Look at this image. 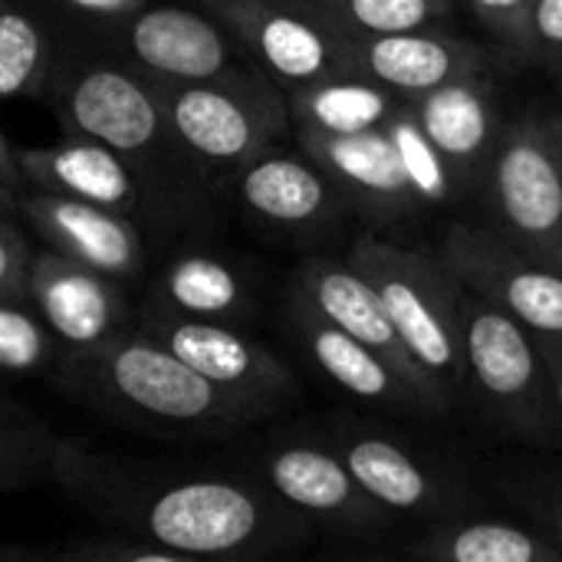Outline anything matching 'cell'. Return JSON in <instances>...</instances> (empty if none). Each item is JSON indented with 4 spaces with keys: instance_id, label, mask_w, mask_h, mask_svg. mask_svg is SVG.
<instances>
[{
    "instance_id": "5b68a950",
    "label": "cell",
    "mask_w": 562,
    "mask_h": 562,
    "mask_svg": "<svg viewBox=\"0 0 562 562\" xmlns=\"http://www.w3.org/2000/svg\"><path fill=\"white\" fill-rule=\"evenodd\" d=\"M109 382L128 405L171 422H194L221 405V385L155 342H122L112 349Z\"/></svg>"
},
{
    "instance_id": "ba28073f",
    "label": "cell",
    "mask_w": 562,
    "mask_h": 562,
    "mask_svg": "<svg viewBox=\"0 0 562 562\" xmlns=\"http://www.w3.org/2000/svg\"><path fill=\"white\" fill-rule=\"evenodd\" d=\"M461 339L474 379L494 398H520L537 385V352L524 323L504 306L461 303Z\"/></svg>"
},
{
    "instance_id": "d4e9b609",
    "label": "cell",
    "mask_w": 562,
    "mask_h": 562,
    "mask_svg": "<svg viewBox=\"0 0 562 562\" xmlns=\"http://www.w3.org/2000/svg\"><path fill=\"white\" fill-rule=\"evenodd\" d=\"M389 135L398 148V158L405 165V175H408V184L418 198L425 201H441L448 198V171H445V155L438 151V145L428 138V132L422 128V122H412V119H392L389 125Z\"/></svg>"
},
{
    "instance_id": "ffe728a7",
    "label": "cell",
    "mask_w": 562,
    "mask_h": 562,
    "mask_svg": "<svg viewBox=\"0 0 562 562\" xmlns=\"http://www.w3.org/2000/svg\"><path fill=\"white\" fill-rule=\"evenodd\" d=\"M310 349L316 356V362L352 395L359 398H385L392 392V366L369 349L366 342H359L356 336H349L346 329H339L336 323L323 319V323H310Z\"/></svg>"
},
{
    "instance_id": "484cf974",
    "label": "cell",
    "mask_w": 562,
    "mask_h": 562,
    "mask_svg": "<svg viewBox=\"0 0 562 562\" xmlns=\"http://www.w3.org/2000/svg\"><path fill=\"white\" fill-rule=\"evenodd\" d=\"M445 557L454 562H533L543 557L527 530L507 524H474L451 537Z\"/></svg>"
},
{
    "instance_id": "9c48e42d",
    "label": "cell",
    "mask_w": 562,
    "mask_h": 562,
    "mask_svg": "<svg viewBox=\"0 0 562 562\" xmlns=\"http://www.w3.org/2000/svg\"><path fill=\"white\" fill-rule=\"evenodd\" d=\"M69 119L115 151H142L158 132V105L125 72L95 69L69 92Z\"/></svg>"
},
{
    "instance_id": "d6986e66",
    "label": "cell",
    "mask_w": 562,
    "mask_h": 562,
    "mask_svg": "<svg viewBox=\"0 0 562 562\" xmlns=\"http://www.w3.org/2000/svg\"><path fill=\"white\" fill-rule=\"evenodd\" d=\"M273 487L310 510H339L352 501L356 477L336 458L313 448H290L270 468Z\"/></svg>"
},
{
    "instance_id": "8fae6325",
    "label": "cell",
    "mask_w": 562,
    "mask_h": 562,
    "mask_svg": "<svg viewBox=\"0 0 562 562\" xmlns=\"http://www.w3.org/2000/svg\"><path fill=\"white\" fill-rule=\"evenodd\" d=\"M135 56L171 79H211L227 63V46L217 26L181 7H158L132 26Z\"/></svg>"
},
{
    "instance_id": "603a6c76",
    "label": "cell",
    "mask_w": 562,
    "mask_h": 562,
    "mask_svg": "<svg viewBox=\"0 0 562 562\" xmlns=\"http://www.w3.org/2000/svg\"><path fill=\"white\" fill-rule=\"evenodd\" d=\"M306 119L329 135L379 128L389 119V99L366 82H326L306 95Z\"/></svg>"
},
{
    "instance_id": "4dcf8cb0",
    "label": "cell",
    "mask_w": 562,
    "mask_h": 562,
    "mask_svg": "<svg viewBox=\"0 0 562 562\" xmlns=\"http://www.w3.org/2000/svg\"><path fill=\"white\" fill-rule=\"evenodd\" d=\"M530 20L543 43L562 46V0H533Z\"/></svg>"
},
{
    "instance_id": "5bb4252c",
    "label": "cell",
    "mask_w": 562,
    "mask_h": 562,
    "mask_svg": "<svg viewBox=\"0 0 562 562\" xmlns=\"http://www.w3.org/2000/svg\"><path fill=\"white\" fill-rule=\"evenodd\" d=\"M165 346L221 389L254 385L263 382L270 372L267 356H260L247 339L201 319L175 323L171 329H165Z\"/></svg>"
},
{
    "instance_id": "e0dca14e",
    "label": "cell",
    "mask_w": 562,
    "mask_h": 562,
    "mask_svg": "<svg viewBox=\"0 0 562 562\" xmlns=\"http://www.w3.org/2000/svg\"><path fill=\"white\" fill-rule=\"evenodd\" d=\"M418 122L438 145V151L454 161H471L491 135V112L484 92L461 79L425 92Z\"/></svg>"
},
{
    "instance_id": "ac0fdd59",
    "label": "cell",
    "mask_w": 562,
    "mask_h": 562,
    "mask_svg": "<svg viewBox=\"0 0 562 562\" xmlns=\"http://www.w3.org/2000/svg\"><path fill=\"white\" fill-rule=\"evenodd\" d=\"M244 201L273 221H306L323 211L326 204V184L316 171L293 158H267L257 161L244 175Z\"/></svg>"
},
{
    "instance_id": "f1b7e54d",
    "label": "cell",
    "mask_w": 562,
    "mask_h": 562,
    "mask_svg": "<svg viewBox=\"0 0 562 562\" xmlns=\"http://www.w3.org/2000/svg\"><path fill=\"white\" fill-rule=\"evenodd\" d=\"M43 359V333L40 326L7 300L0 310V366L7 372H26Z\"/></svg>"
},
{
    "instance_id": "4fadbf2b",
    "label": "cell",
    "mask_w": 562,
    "mask_h": 562,
    "mask_svg": "<svg viewBox=\"0 0 562 562\" xmlns=\"http://www.w3.org/2000/svg\"><path fill=\"white\" fill-rule=\"evenodd\" d=\"M168 115L181 142L204 158L234 161L254 151L257 145L254 115L247 112V105H240L234 95L221 89H207V86L181 89L171 99Z\"/></svg>"
},
{
    "instance_id": "7a4b0ae2",
    "label": "cell",
    "mask_w": 562,
    "mask_h": 562,
    "mask_svg": "<svg viewBox=\"0 0 562 562\" xmlns=\"http://www.w3.org/2000/svg\"><path fill=\"white\" fill-rule=\"evenodd\" d=\"M494 198L510 231L562 270V145L533 128L514 132L494 165Z\"/></svg>"
},
{
    "instance_id": "8992f818",
    "label": "cell",
    "mask_w": 562,
    "mask_h": 562,
    "mask_svg": "<svg viewBox=\"0 0 562 562\" xmlns=\"http://www.w3.org/2000/svg\"><path fill=\"white\" fill-rule=\"evenodd\" d=\"M303 286L323 319L336 323L339 329H346L349 336H356L359 342L375 349L398 372V379L412 382L415 389H425V382H422L425 369L405 349L379 290L372 286V280L366 273H359L352 263L342 267V263L319 260L303 270Z\"/></svg>"
},
{
    "instance_id": "30bf717a",
    "label": "cell",
    "mask_w": 562,
    "mask_h": 562,
    "mask_svg": "<svg viewBox=\"0 0 562 562\" xmlns=\"http://www.w3.org/2000/svg\"><path fill=\"white\" fill-rule=\"evenodd\" d=\"M30 283L43 319L59 339L92 346L109 333L115 303L109 286L99 280V270L72 257H40Z\"/></svg>"
},
{
    "instance_id": "2e32d148",
    "label": "cell",
    "mask_w": 562,
    "mask_h": 562,
    "mask_svg": "<svg viewBox=\"0 0 562 562\" xmlns=\"http://www.w3.org/2000/svg\"><path fill=\"white\" fill-rule=\"evenodd\" d=\"M366 69L385 86L405 92H431L461 72V59L454 46L412 30L375 36L366 46Z\"/></svg>"
},
{
    "instance_id": "83f0119b",
    "label": "cell",
    "mask_w": 562,
    "mask_h": 562,
    "mask_svg": "<svg viewBox=\"0 0 562 562\" xmlns=\"http://www.w3.org/2000/svg\"><path fill=\"white\" fill-rule=\"evenodd\" d=\"M346 13L359 30L375 36L412 33L431 20L435 0H346Z\"/></svg>"
},
{
    "instance_id": "7402d4cb",
    "label": "cell",
    "mask_w": 562,
    "mask_h": 562,
    "mask_svg": "<svg viewBox=\"0 0 562 562\" xmlns=\"http://www.w3.org/2000/svg\"><path fill=\"white\" fill-rule=\"evenodd\" d=\"M254 36H257V46H260L263 59L283 79H296V82L316 79L329 66L326 36L316 26H310L306 20H300V16H290V13L260 16Z\"/></svg>"
},
{
    "instance_id": "277c9868",
    "label": "cell",
    "mask_w": 562,
    "mask_h": 562,
    "mask_svg": "<svg viewBox=\"0 0 562 562\" xmlns=\"http://www.w3.org/2000/svg\"><path fill=\"white\" fill-rule=\"evenodd\" d=\"M257 504L234 484L194 481L161 494L148 510V533L158 547L184 557L227 553L254 537Z\"/></svg>"
},
{
    "instance_id": "1f68e13d",
    "label": "cell",
    "mask_w": 562,
    "mask_h": 562,
    "mask_svg": "<svg viewBox=\"0 0 562 562\" xmlns=\"http://www.w3.org/2000/svg\"><path fill=\"white\" fill-rule=\"evenodd\" d=\"M474 7L494 26H520L524 16L533 10V0H474Z\"/></svg>"
},
{
    "instance_id": "e575fe53",
    "label": "cell",
    "mask_w": 562,
    "mask_h": 562,
    "mask_svg": "<svg viewBox=\"0 0 562 562\" xmlns=\"http://www.w3.org/2000/svg\"><path fill=\"white\" fill-rule=\"evenodd\" d=\"M560 533H562V510H560Z\"/></svg>"
},
{
    "instance_id": "6da1fadb",
    "label": "cell",
    "mask_w": 562,
    "mask_h": 562,
    "mask_svg": "<svg viewBox=\"0 0 562 562\" xmlns=\"http://www.w3.org/2000/svg\"><path fill=\"white\" fill-rule=\"evenodd\" d=\"M352 267L379 290L412 359L425 372L458 382L468 356L461 339V303H454L461 296L451 293L448 277L435 270L431 260L379 240H362L352 250Z\"/></svg>"
},
{
    "instance_id": "f546056e",
    "label": "cell",
    "mask_w": 562,
    "mask_h": 562,
    "mask_svg": "<svg viewBox=\"0 0 562 562\" xmlns=\"http://www.w3.org/2000/svg\"><path fill=\"white\" fill-rule=\"evenodd\" d=\"M0 286L3 296L13 300L20 286H26V247L16 237V227L7 221L3 224V240H0Z\"/></svg>"
},
{
    "instance_id": "cb8c5ba5",
    "label": "cell",
    "mask_w": 562,
    "mask_h": 562,
    "mask_svg": "<svg viewBox=\"0 0 562 562\" xmlns=\"http://www.w3.org/2000/svg\"><path fill=\"white\" fill-rule=\"evenodd\" d=\"M171 303L194 316L227 313L240 303V280L211 257H188L168 273Z\"/></svg>"
},
{
    "instance_id": "836d02e7",
    "label": "cell",
    "mask_w": 562,
    "mask_h": 562,
    "mask_svg": "<svg viewBox=\"0 0 562 562\" xmlns=\"http://www.w3.org/2000/svg\"><path fill=\"white\" fill-rule=\"evenodd\" d=\"M557 395H560V408H562V375H560V389H557Z\"/></svg>"
},
{
    "instance_id": "9a60e30c",
    "label": "cell",
    "mask_w": 562,
    "mask_h": 562,
    "mask_svg": "<svg viewBox=\"0 0 562 562\" xmlns=\"http://www.w3.org/2000/svg\"><path fill=\"white\" fill-rule=\"evenodd\" d=\"M313 142H316L313 151H319L326 165L349 184L372 191L379 198H389V201H398L412 191L389 128H369V132H352V135L319 132Z\"/></svg>"
},
{
    "instance_id": "52a82bcc",
    "label": "cell",
    "mask_w": 562,
    "mask_h": 562,
    "mask_svg": "<svg viewBox=\"0 0 562 562\" xmlns=\"http://www.w3.org/2000/svg\"><path fill=\"white\" fill-rule=\"evenodd\" d=\"M26 211L40 224V231L63 247L66 257L92 270L125 277L138 267V237L109 207L69 194H43L33 198Z\"/></svg>"
},
{
    "instance_id": "44dd1931",
    "label": "cell",
    "mask_w": 562,
    "mask_h": 562,
    "mask_svg": "<svg viewBox=\"0 0 562 562\" xmlns=\"http://www.w3.org/2000/svg\"><path fill=\"white\" fill-rule=\"evenodd\" d=\"M346 468L356 477V487L372 494L389 507H415L428 497V477L422 468L395 445L359 441L346 454Z\"/></svg>"
},
{
    "instance_id": "7c38bea8",
    "label": "cell",
    "mask_w": 562,
    "mask_h": 562,
    "mask_svg": "<svg viewBox=\"0 0 562 562\" xmlns=\"http://www.w3.org/2000/svg\"><path fill=\"white\" fill-rule=\"evenodd\" d=\"M23 168L43 181L53 191H63L69 198H82L102 207H122L132 201L135 184L122 161L115 158V148L109 145H63L49 151H23Z\"/></svg>"
},
{
    "instance_id": "4316f807",
    "label": "cell",
    "mask_w": 562,
    "mask_h": 562,
    "mask_svg": "<svg viewBox=\"0 0 562 562\" xmlns=\"http://www.w3.org/2000/svg\"><path fill=\"white\" fill-rule=\"evenodd\" d=\"M36 63H40L36 26L23 13L3 10L0 16V92L16 95L36 72Z\"/></svg>"
},
{
    "instance_id": "3957f363",
    "label": "cell",
    "mask_w": 562,
    "mask_h": 562,
    "mask_svg": "<svg viewBox=\"0 0 562 562\" xmlns=\"http://www.w3.org/2000/svg\"><path fill=\"white\" fill-rule=\"evenodd\" d=\"M448 257L464 283L514 313L527 329L562 336V273L553 267H530L491 234L464 227L454 231Z\"/></svg>"
},
{
    "instance_id": "d6a6232c",
    "label": "cell",
    "mask_w": 562,
    "mask_h": 562,
    "mask_svg": "<svg viewBox=\"0 0 562 562\" xmlns=\"http://www.w3.org/2000/svg\"><path fill=\"white\" fill-rule=\"evenodd\" d=\"M76 7H89V10H105V13H115V10H125L132 0H69Z\"/></svg>"
}]
</instances>
